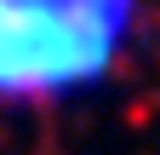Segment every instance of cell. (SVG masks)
I'll use <instances>...</instances> for the list:
<instances>
[{"label":"cell","instance_id":"6da1fadb","mask_svg":"<svg viewBox=\"0 0 160 155\" xmlns=\"http://www.w3.org/2000/svg\"><path fill=\"white\" fill-rule=\"evenodd\" d=\"M154 23L160 0H0V121L97 109L143 63Z\"/></svg>","mask_w":160,"mask_h":155}]
</instances>
